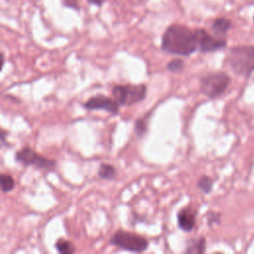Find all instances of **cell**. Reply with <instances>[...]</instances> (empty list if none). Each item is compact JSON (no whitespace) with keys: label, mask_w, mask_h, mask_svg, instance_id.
I'll return each mask as SVG.
<instances>
[{"label":"cell","mask_w":254,"mask_h":254,"mask_svg":"<svg viewBox=\"0 0 254 254\" xmlns=\"http://www.w3.org/2000/svg\"><path fill=\"white\" fill-rule=\"evenodd\" d=\"M161 49L170 55L190 57L197 50L193 31L182 24L170 25L162 36Z\"/></svg>","instance_id":"6da1fadb"},{"label":"cell","mask_w":254,"mask_h":254,"mask_svg":"<svg viewBox=\"0 0 254 254\" xmlns=\"http://www.w3.org/2000/svg\"><path fill=\"white\" fill-rule=\"evenodd\" d=\"M207 222H208V225H213V224H217L220 222V214L217 213V212H213V211H210L207 213Z\"/></svg>","instance_id":"ac0fdd59"},{"label":"cell","mask_w":254,"mask_h":254,"mask_svg":"<svg viewBox=\"0 0 254 254\" xmlns=\"http://www.w3.org/2000/svg\"><path fill=\"white\" fill-rule=\"evenodd\" d=\"M231 82L230 76L223 71L209 72L199 80V87L202 94L208 98L221 96Z\"/></svg>","instance_id":"3957f363"},{"label":"cell","mask_w":254,"mask_h":254,"mask_svg":"<svg viewBox=\"0 0 254 254\" xmlns=\"http://www.w3.org/2000/svg\"><path fill=\"white\" fill-rule=\"evenodd\" d=\"M185 67V63L182 59H179V58H176V59H173L172 61H170L167 65H166V68L170 71V72H179V71H182Z\"/></svg>","instance_id":"e0dca14e"},{"label":"cell","mask_w":254,"mask_h":254,"mask_svg":"<svg viewBox=\"0 0 254 254\" xmlns=\"http://www.w3.org/2000/svg\"><path fill=\"white\" fill-rule=\"evenodd\" d=\"M147 120H148V116L146 115L143 118L137 119L134 125V131L137 135L138 138H141L147 131Z\"/></svg>","instance_id":"2e32d148"},{"label":"cell","mask_w":254,"mask_h":254,"mask_svg":"<svg viewBox=\"0 0 254 254\" xmlns=\"http://www.w3.org/2000/svg\"><path fill=\"white\" fill-rule=\"evenodd\" d=\"M206 250V240L203 236L197 239H191L188 242L185 253L188 254H202Z\"/></svg>","instance_id":"8fae6325"},{"label":"cell","mask_w":254,"mask_h":254,"mask_svg":"<svg viewBox=\"0 0 254 254\" xmlns=\"http://www.w3.org/2000/svg\"><path fill=\"white\" fill-rule=\"evenodd\" d=\"M55 247L58 252L63 254H72L75 252L73 244L64 238H59L55 244Z\"/></svg>","instance_id":"5bb4252c"},{"label":"cell","mask_w":254,"mask_h":254,"mask_svg":"<svg viewBox=\"0 0 254 254\" xmlns=\"http://www.w3.org/2000/svg\"><path fill=\"white\" fill-rule=\"evenodd\" d=\"M15 160L24 166H34L47 171H55L57 168V162L55 160L42 156L30 147L20 149L15 154Z\"/></svg>","instance_id":"8992f818"},{"label":"cell","mask_w":254,"mask_h":254,"mask_svg":"<svg viewBox=\"0 0 254 254\" xmlns=\"http://www.w3.org/2000/svg\"><path fill=\"white\" fill-rule=\"evenodd\" d=\"M4 63H5V58L4 55L2 53H0V71L2 70L3 66H4Z\"/></svg>","instance_id":"44dd1931"},{"label":"cell","mask_w":254,"mask_h":254,"mask_svg":"<svg viewBox=\"0 0 254 254\" xmlns=\"http://www.w3.org/2000/svg\"><path fill=\"white\" fill-rule=\"evenodd\" d=\"M83 107L87 110H104L112 115H117L120 106L113 98L97 94L87 99L83 103Z\"/></svg>","instance_id":"ba28073f"},{"label":"cell","mask_w":254,"mask_h":254,"mask_svg":"<svg viewBox=\"0 0 254 254\" xmlns=\"http://www.w3.org/2000/svg\"><path fill=\"white\" fill-rule=\"evenodd\" d=\"M193 33L197 50L200 53L206 54L223 50L227 45V42L224 38L211 35L204 29H195Z\"/></svg>","instance_id":"52a82bcc"},{"label":"cell","mask_w":254,"mask_h":254,"mask_svg":"<svg viewBox=\"0 0 254 254\" xmlns=\"http://www.w3.org/2000/svg\"><path fill=\"white\" fill-rule=\"evenodd\" d=\"M226 63L237 75L249 78L254 71V46H236L230 49Z\"/></svg>","instance_id":"7a4b0ae2"},{"label":"cell","mask_w":254,"mask_h":254,"mask_svg":"<svg viewBox=\"0 0 254 254\" xmlns=\"http://www.w3.org/2000/svg\"><path fill=\"white\" fill-rule=\"evenodd\" d=\"M6 137H7V132L3 129L0 128V149L3 146L7 145V141H6Z\"/></svg>","instance_id":"d6986e66"},{"label":"cell","mask_w":254,"mask_h":254,"mask_svg":"<svg viewBox=\"0 0 254 254\" xmlns=\"http://www.w3.org/2000/svg\"><path fill=\"white\" fill-rule=\"evenodd\" d=\"M178 227L184 232H190L196 223V212L190 207H183L177 214Z\"/></svg>","instance_id":"9c48e42d"},{"label":"cell","mask_w":254,"mask_h":254,"mask_svg":"<svg viewBox=\"0 0 254 254\" xmlns=\"http://www.w3.org/2000/svg\"><path fill=\"white\" fill-rule=\"evenodd\" d=\"M15 188L14 178L9 174H0V190L3 192L13 190Z\"/></svg>","instance_id":"9a60e30c"},{"label":"cell","mask_w":254,"mask_h":254,"mask_svg":"<svg viewBox=\"0 0 254 254\" xmlns=\"http://www.w3.org/2000/svg\"><path fill=\"white\" fill-rule=\"evenodd\" d=\"M98 177L102 180H106V181H113L116 178V169L114 166L110 165V164H105L102 163L99 165L98 168Z\"/></svg>","instance_id":"7c38bea8"},{"label":"cell","mask_w":254,"mask_h":254,"mask_svg":"<svg viewBox=\"0 0 254 254\" xmlns=\"http://www.w3.org/2000/svg\"><path fill=\"white\" fill-rule=\"evenodd\" d=\"M105 1L106 0H87V3L90 5H94L96 7H101Z\"/></svg>","instance_id":"ffe728a7"},{"label":"cell","mask_w":254,"mask_h":254,"mask_svg":"<svg viewBox=\"0 0 254 254\" xmlns=\"http://www.w3.org/2000/svg\"><path fill=\"white\" fill-rule=\"evenodd\" d=\"M231 28H232L231 21L229 19L223 18V17L214 19L211 24L212 33L215 36L221 37V38H224Z\"/></svg>","instance_id":"30bf717a"},{"label":"cell","mask_w":254,"mask_h":254,"mask_svg":"<svg viewBox=\"0 0 254 254\" xmlns=\"http://www.w3.org/2000/svg\"><path fill=\"white\" fill-rule=\"evenodd\" d=\"M109 243L115 247L134 253L144 252L149 247V241L144 236L123 229L114 232L109 239Z\"/></svg>","instance_id":"277c9868"},{"label":"cell","mask_w":254,"mask_h":254,"mask_svg":"<svg viewBox=\"0 0 254 254\" xmlns=\"http://www.w3.org/2000/svg\"><path fill=\"white\" fill-rule=\"evenodd\" d=\"M213 186H214V180H213L211 177L206 176V175L200 176L199 179H198L197 182H196V187H197V189H198L201 192H203V193H205V194L211 192V190H212V189H213Z\"/></svg>","instance_id":"4fadbf2b"},{"label":"cell","mask_w":254,"mask_h":254,"mask_svg":"<svg viewBox=\"0 0 254 254\" xmlns=\"http://www.w3.org/2000/svg\"><path fill=\"white\" fill-rule=\"evenodd\" d=\"M147 95V86L140 84H119L112 88L113 99L119 106L134 105L143 101Z\"/></svg>","instance_id":"5b68a950"},{"label":"cell","mask_w":254,"mask_h":254,"mask_svg":"<svg viewBox=\"0 0 254 254\" xmlns=\"http://www.w3.org/2000/svg\"><path fill=\"white\" fill-rule=\"evenodd\" d=\"M253 24H254V15H253Z\"/></svg>","instance_id":"7402d4cb"}]
</instances>
